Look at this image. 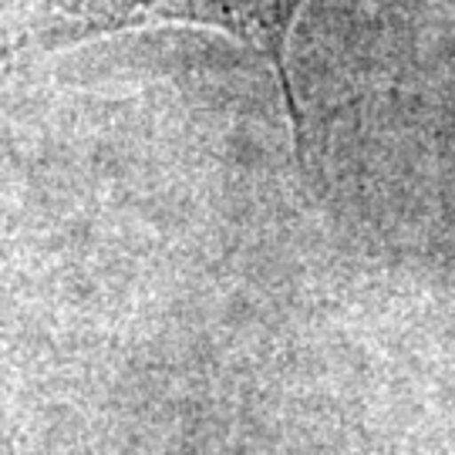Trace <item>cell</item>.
<instances>
[{
	"instance_id": "6da1fadb",
	"label": "cell",
	"mask_w": 455,
	"mask_h": 455,
	"mask_svg": "<svg viewBox=\"0 0 455 455\" xmlns=\"http://www.w3.org/2000/svg\"><path fill=\"white\" fill-rule=\"evenodd\" d=\"M304 0H95L82 20L51 31V44H75L88 37L156 24H196L216 28L246 48L260 51L267 65L274 68L293 132L300 129V112L293 101L291 75H287V41ZM300 135V132H297Z\"/></svg>"
}]
</instances>
